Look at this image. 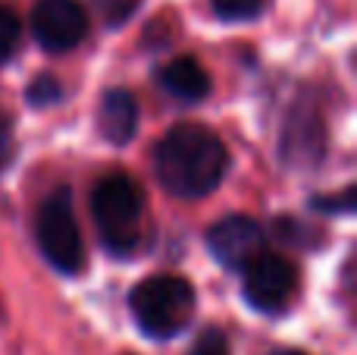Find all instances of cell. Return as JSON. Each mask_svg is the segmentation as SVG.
<instances>
[{
  "label": "cell",
  "mask_w": 357,
  "mask_h": 355,
  "mask_svg": "<svg viewBox=\"0 0 357 355\" xmlns=\"http://www.w3.org/2000/svg\"><path fill=\"white\" fill-rule=\"evenodd\" d=\"M226 145L201 123H178L157 142L154 170L169 195L195 201L210 195L226 176Z\"/></svg>",
  "instance_id": "1"
},
{
  "label": "cell",
  "mask_w": 357,
  "mask_h": 355,
  "mask_svg": "<svg viewBox=\"0 0 357 355\" xmlns=\"http://www.w3.org/2000/svg\"><path fill=\"white\" fill-rule=\"evenodd\" d=\"M129 308L144 337L169 340L182 333L195 314V287L178 274H154L132 289Z\"/></svg>",
  "instance_id": "2"
},
{
  "label": "cell",
  "mask_w": 357,
  "mask_h": 355,
  "mask_svg": "<svg viewBox=\"0 0 357 355\" xmlns=\"http://www.w3.org/2000/svg\"><path fill=\"white\" fill-rule=\"evenodd\" d=\"M94 226L100 233V242L113 255H132L142 239V214L144 192L132 176L113 173L98 182L91 195Z\"/></svg>",
  "instance_id": "3"
},
{
  "label": "cell",
  "mask_w": 357,
  "mask_h": 355,
  "mask_svg": "<svg viewBox=\"0 0 357 355\" xmlns=\"http://www.w3.org/2000/svg\"><path fill=\"white\" fill-rule=\"evenodd\" d=\"M35 239L41 255L47 258V264L56 268L60 274L73 277L85 268V242H82L79 220H75L73 211V192L66 186L50 192L44 198V205L38 208Z\"/></svg>",
  "instance_id": "4"
},
{
  "label": "cell",
  "mask_w": 357,
  "mask_h": 355,
  "mask_svg": "<svg viewBox=\"0 0 357 355\" xmlns=\"http://www.w3.org/2000/svg\"><path fill=\"white\" fill-rule=\"evenodd\" d=\"M241 289H245V299L251 308L276 314V312H282L291 302V296H295L298 270L289 258L264 252V255H257L245 268V283H241Z\"/></svg>",
  "instance_id": "5"
},
{
  "label": "cell",
  "mask_w": 357,
  "mask_h": 355,
  "mask_svg": "<svg viewBox=\"0 0 357 355\" xmlns=\"http://www.w3.org/2000/svg\"><path fill=\"white\" fill-rule=\"evenodd\" d=\"M88 16L79 0H35L31 6V35L50 54H63L82 44Z\"/></svg>",
  "instance_id": "6"
},
{
  "label": "cell",
  "mask_w": 357,
  "mask_h": 355,
  "mask_svg": "<svg viewBox=\"0 0 357 355\" xmlns=\"http://www.w3.org/2000/svg\"><path fill=\"white\" fill-rule=\"evenodd\" d=\"M264 245H266L264 226L254 217H245V214H232V217L216 220L207 233L210 255L226 270H245L254 258L264 255Z\"/></svg>",
  "instance_id": "7"
},
{
  "label": "cell",
  "mask_w": 357,
  "mask_h": 355,
  "mask_svg": "<svg viewBox=\"0 0 357 355\" xmlns=\"http://www.w3.org/2000/svg\"><path fill=\"white\" fill-rule=\"evenodd\" d=\"M98 129L107 142L129 145L138 132V101L129 88H110L98 104Z\"/></svg>",
  "instance_id": "8"
},
{
  "label": "cell",
  "mask_w": 357,
  "mask_h": 355,
  "mask_svg": "<svg viewBox=\"0 0 357 355\" xmlns=\"http://www.w3.org/2000/svg\"><path fill=\"white\" fill-rule=\"evenodd\" d=\"M320 154H323V126L307 107H301L285 126L282 157L289 164H295V167H304V164H314Z\"/></svg>",
  "instance_id": "9"
},
{
  "label": "cell",
  "mask_w": 357,
  "mask_h": 355,
  "mask_svg": "<svg viewBox=\"0 0 357 355\" xmlns=\"http://www.w3.org/2000/svg\"><path fill=\"white\" fill-rule=\"evenodd\" d=\"M157 79H160V85L167 88L173 98L188 101V104L204 101L210 94V75L195 57H176V60H169L167 66L157 73Z\"/></svg>",
  "instance_id": "10"
},
{
  "label": "cell",
  "mask_w": 357,
  "mask_h": 355,
  "mask_svg": "<svg viewBox=\"0 0 357 355\" xmlns=\"http://www.w3.org/2000/svg\"><path fill=\"white\" fill-rule=\"evenodd\" d=\"M63 98V85L54 79L50 73L38 75L35 82H31L29 88H25V101H29L31 107H47V104H56V101Z\"/></svg>",
  "instance_id": "11"
},
{
  "label": "cell",
  "mask_w": 357,
  "mask_h": 355,
  "mask_svg": "<svg viewBox=\"0 0 357 355\" xmlns=\"http://www.w3.org/2000/svg\"><path fill=\"white\" fill-rule=\"evenodd\" d=\"M264 10V0H213V13L226 22H248Z\"/></svg>",
  "instance_id": "12"
},
{
  "label": "cell",
  "mask_w": 357,
  "mask_h": 355,
  "mask_svg": "<svg viewBox=\"0 0 357 355\" xmlns=\"http://www.w3.org/2000/svg\"><path fill=\"white\" fill-rule=\"evenodd\" d=\"M19 35H22V25H19L16 13L0 6V63H6L19 48Z\"/></svg>",
  "instance_id": "13"
},
{
  "label": "cell",
  "mask_w": 357,
  "mask_h": 355,
  "mask_svg": "<svg viewBox=\"0 0 357 355\" xmlns=\"http://www.w3.org/2000/svg\"><path fill=\"white\" fill-rule=\"evenodd\" d=\"M138 3H142V0H94L100 19H104L110 29H119V25L138 10Z\"/></svg>",
  "instance_id": "14"
},
{
  "label": "cell",
  "mask_w": 357,
  "mask_h": 355,
  "mask_svg": "<svg viewBox=\"0 0 357 355\" xmlns=\"http://www.w3.org/2000/svg\"><path fill=\"white\" fill-rule=\"evenodd\" d=\"M13 154H16V138H13V119L0 110V170L10 167Z\"/></svg>",
  "instance_id": "15"
},
{
  "label": "cell",
  "mask_w": 357,
  "mask_h": 355,
  "mask_svg": "<svg viewBox=\"0 0 357 355\" xmlns=\"http://www.w3.org/2000/svg\"><path fill=\"white\" fill-rule=\"evenodd\" d=\"M191 355H229V343L220 331H207V333H201V340L195 343Z\"/></svg>",
  "instance_id": "16"
},
{
  "label": "cell",
  "mask_w": 357,
  "mask_h": 355,
  "mask_svg": "<svg viewBox=\"0 0 357 355\" xmlns=\"http://www.w3.org/2000/svg\"><path fill=\"white\" fill-rule=\"evenodd\" d=\"M351 198H354L351 189H348L342 198H323V195H320V198H314V208H320V211H351V208H354Z\"/></svg>",
  "instance_id": "17"
},
{
  "label": "cell",
  "mask_w": 357,
  "mask_h": 355,
  "mask_svg": "<svg viewBox=\"0 0 357 355\" xmlns=\"http://www.w3.org/2000/svg\"><path fill=\"white\" fill-rule=\"evenodd\" d=\"M270 355H304V352H298V349H276V352H270Z\"/></svg>",
  "instance_id": "18"
}]
</instances>
